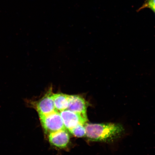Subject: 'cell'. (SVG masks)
<instances>
[{"label":"cell","instance_id":"cell-1","mask_svg":"<svg viewBox=\"0 0 155 155\" xmlns=\"http://www.w3.org/2000/svg\"><path fill=\"white\" fill-rule=\"evenodd\" d=\"M86 136L90 140L111 142L119 138L124 133L121 124L113 123L85 124Z\"/></svg>","mask_w":155,"mask_h":155},{"label":"cell","instance_id":"cell-2","mask_svg":"<svg viewBox=\"0 0 155 155\" xmlns=\"http://www.w3.org/2000/svg\"><path fill=\"white\" fill-rule=\"evenodd\" d=\"M53 88L51 87L44 95L38 101H28V104L33 107L37 111L39 115H46L56 111L53 99Z\"/></svg>","mask_w":155,"mask_h":155},{"label":"cell","instance_id":"cell-3","mask_svg":"<svg viewBox=\"0 0 155 155\" xmlns=\"http://www.w3.org/2000/svg\"><path fill=\"white\" fill-rule=\"evenodd\" d=\"M44 129L48 133L65 129L59 112L55 111L46 115L39 116Z\"/></svg>","mask_w":155,"mask_h":155},{"label":"cell","instance_id":"cell-4","mask_svg":"<svg viewBox=\"0 0 155 155\" xmlns=\"http://www.w3.org/2000/svg\"><path fill=\"white\" fill-rule=\"evenodd\" d=\"M59 113L65 129L69 130L79 124L84 125L87 121V117L68 110H64Z\"/></svg>","mask_w":155,"mask_h":155},{"label":"cell","instance_id":"cell-5","mask_svg":"<svg viewBox=\"0 0 155 155\" xmlns=\"http://www.w3.org/2000/svg\"><path fill=\"white\" fill-rule=\"evenodd\" d=\"M87 102L82 96L79 95H69L68 106L67 110L87 117Z\"/></svg>","mask_w":155,"mask_h":155},{"label":"cell","instance_id":"cell-6","mask_svg":"<svg viewBox=\"0 0 155 155\" xmlns=\"http://www.w3.org/2000/svg\"><path fill=\"white\" fill-rule=\"evenodd\" d=\"M48 139L51 144L59 148L66 147L69 141V136L65 129L49 133Z\"/></svg>","mask_w":155,"mask_h":155},{"label":"cell","instance_id":"cell-7","mask_svg":"<svg viewBox=\"0 0 155 155\" xmlns=\"http://www.w3.org/2000/svg\"><path fill=\"white\" fill-rule=\"evenodd\" d=\"M69 95L61 93H53L52 96L56 111L61 112L68 109Z\"/></svg>","mask_w":155,"mask_h":155},{"label":"cell","instance_id":"cell-8","mask_svg":"<svg viewBox=\"0 0 155 155\" xmlns=\"http://www.w3.org/2000/svg\"><path fill=\"white\" fill-rule=\"evenodd\" d=\"M75 137H81L86 135V130L84 124H79L69 130Z\"/></svg>","mask_w":155,"mask_h":155},{"label":"cell","instance_id":"cell-9","mask_svg":"<svg viewBox=\"0 0 155 155\" xmlns=\"http://www.w3.org/2000/svg\"><path fill=\"white\" fill-rule=\"evenodd\" d=\"M146 8L151 10L155 15V0H145L138 11Z\"/></svg>","mask_w":155,"mask_h":155}]
</instances>
